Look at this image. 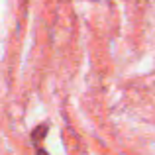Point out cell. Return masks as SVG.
Instances as JSON below:
<instances>
[{
  "label": "cell",
  "mask_w": 155,
  "mask_h": 155,
  "mask_svg": "<svg viewBox=\"0 0 155 155\" xmlns=\"http://www.w3.org/2000/svg\"><path fill=\"white\" fill-rule=\"evenodd\" d=\"M45 132H47V126H45V124H43V126H39V128L35 130L34 134H31L34 141H41V140H43V136H45Z\"/></svg>",
  "instance_id": "1"
},
{
  "label": "cell",
  "mask_w": 155,
  "mask_h": 155,
  "mask_svg": "<svg viewBox=\"0 0 155 155\" xmlns=\"http://www.w3.org/2000/svg\"><path fill=\"white\" fill-rule=\"evenodd\" d=\"M38 155H49V153H47V151H43V149L39 147V149H38Z\"/></svg>",
  "instance_id": "2"
}]
</instances>
